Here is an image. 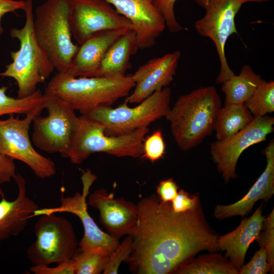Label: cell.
Here are the masks:
<instances>
[{
	"label": "cell",
	"instance_id": "6da1fadb",
	"mask_svg": "<svg viewBox=\"0 0 274 274\" xmlns=\"http://www.w3.org/2000/svg\"><path fill=\"white\" fill-rule=\"evenodd\" d=\"M138 219L126 261L137 274L174 273L200 251H220L218 236L209 226L201 205L176 213L170 202L152 194L136 204Z\"/></svg>",
	"mask_w": 274,
	"mask_h": 274
},
{
	"label": "cell",
	"instance_id": "7a4b0ae2",
	"mask_svg": "<svg viewBox=\"0 0 274 274\" xmlns=\"http://www.w3.org/2000/svg\"><path fill=\"white\" fill-rule=\"evenodd\" d=\"M221 100L214 86L201 87L180 96L165 117L179 148L188 151L214 129Z\"/></svg>",
	"mask_w": 274,
	"mask_h": 274
},
{
	"label": "cell",
	"instance_id": "3957f363",
	"mask_svg": "<svg viewBox=\"0 0 274 274\" xmlns=\"http://www.w3.org/2000/svg\"><path fill=\"white\" fill-rule=\"evenodd\" d=\"M135 86L131 75L118 77H73L57 73L44 94L59 98L75 111L85 115L100 106H111L127 97Z\"/></svg>",
	"mask_w": 274,
	"mask_h": 274
},
{
	"label": "cell",
	"instance_id": "277c9868",
	"mask_svg": "<svg viewBox=\"0 0 274 274\" xmlns=\"http://www.w3.org/2000/svg\"><path fill=\"white\" fill-rule=\"evenodd\" d=\"M25 21L21 28H12L10 35L20 42L19 49L10 53L13 61L0 77L13 78L18 85L17 98L27 97L37 91L55 70L47 53L38 42L33 29L32 0H25Z\"/></svg>",
	"mask_w": 274,
	"mask_h": 274
},
{
	"label": "cell",
	"instance_id": "5b68a950",
	"mask_svg": "<svg viewBox=\"0 0 274 274\" xmlns=\"http://www.w3.org/2000/svg\"><path fill=\"white\" fill-rule=\"evenodd\" d=\"M72 0H46L36 9V39L58 73L64 72L79 46L72 40L69 23Z\"/></svg>",
	"mask_w": 274,
	"mask_h": 274
},
{
	"label": "cell",
	"instance_id": "8992f818",
	"mask_svg": "<svg viewBox=\"0 0 274 274\" xmlns=\"http://www.w3.org/2000/svg\"><path fill=\"white\" fill-rule=\"evenodd\" d=\"M149 130L148 127H143L128 133L110 135L105 133L101 124L82 115L65 157L74 164H80L97 152L119 157H140Z\"/></svg>",
	"mask_w": 274,
	"mask_h": 274
},
{
	"label": "cell",
	"instance_id": "52a82bcc",
	"mask_svg": "<svg viewBox=\"0 0 274 274\" xmlns=\"http://www.w3.org/2000/svg\"><path fill=\"white\" fill-rule=\"evenodd\" d=\"M172 91L168 87L153 93L134 107L124 101L116 108L100 106L85 115L104 127L110 135H119L132 132L143 127H148L157 119L166 117L170 107Z\"/></svg>",
	"mask_w": 274,
	"mask_h": 274
},
{
	"label": "cell",
	"instance_id": "ba28073f",
	"mask_svg": "<svg viewBox=\"0 0 274 274\" xmlns=\"http://www.w3.org/2000/svg\"><path fill=\"white\" fill-rule=\"evenodd\" d=\"M35 224L36 241L28 248L32 265H49L71 260L79 250V243L72 223L55 213H45Z\"/></svg>",
	"mask_w": 274,
	"mask_h": 274
},
{
	"label": "cell",
	"instance_id": "9c48e42d",
	"mask_svg": "<svg viewBox=\"0 0 274 274\" xmlns=\"http://www.w3.org/2000/svg\"><path fill=\"white\" fill-rule=\"evenodd\" d=\"M45 117L36 116L32 121V141L37 148L49 154L60 153L63 157L71 147L79 122L75 110L54 96L44 94Z\"/></svg>",
	"mask_w": 274,
	"mask_h": 274
},
{
	"label": "cell",
	"instance_id": "30bf717a",
	"mask_svg": "<svg viewBox=\"0 0 274 274\" xmlns=\"http://www.w3.org/2000/svg\"><path fill=\"white\" fill-rule=\"evenodd\" d=\"M44 109L43 100L23 119L10 114L8 119L0 120V154L24 162L42 179L50 178L56 173L54 162L37 152L29 137V129L33 118L40 115Z\"/></svg>",
	"mask_w": 274,
	"mask_h": 274
},
{
	"label": "cell",
	"instance_id": "8fae6325",
	"mask_svg": "<svg viewBox=\"0 0 274 274\" xmlns=\"http://www.w3.org/2000/svg\"><path fill=\"white\" fill-rule=\"evenodd\" d=\"M194 1L205 10L204 15L195 22V28L215 45L220 64L216 83L222 84L234 75L228 64L225 47L229 37L237 33L235 18L243 4L239 0Z\"/></svg>",
	"mask_w": 274,
	"mask_h": 274
},
{
	"label": "cell",
	"instance_id": "7c38bea8",
	"mask_svg": "<svg viewBox=\"0 0 274 274\" xmlns=\"http://www.w3.org/2000/svg\"><path fill=\"white\" fill-rule=\"evenodd\" d=\"M96 179V176L90 169L83 171L82 181L83 187L82 193L76 192L73 196L65 197L62 191L59 207L39 209L35 212L33 216L56 213L74 214L80 219L84 228L83 236L79 243V250H101L111 254L119 244V240L102 231L87 210L86 197L91 186Z\"/></svg>",
	"mask_w": 274,
	"mask_h": 274
},
{
	"label": "cell",
	"instance_id": "4fadbf2b",
	"mask_svg": "<svg viewBox=\"0 0 274 274\" xmlns=\"http://www.w3.org/2000/svg\"><path fill=\"white\" fill-rule=\"evenodd\" d=\"M274 118L254 117L252 121L235 134L211 145L212 159L225 183L236 178L235 169L242 153L254 145L264 141L273 131Z\"/></svg>",
	"mask_w": 274,
	"mask_h": 274
},
{
	"label": "cell",
	"instance_id": "5bb4252c",
	"mask_svg": "<svg viewBox=\"0 0 274 274\" xmlns=\"http://www.w3.org/2000/svg\"><path fill=\"white\" fill-rule=\"evenodd\" d=\"M69 23L72 37L80 45L100 31L132 29L130 21L106 0H72Z\"/></svg>",
	"mask_w": 274,
	"mask_h": 274
},
{
	"label": "cell",
	"instance_id": "9a60e30c",
	"mask_svg": "<svg viewBox=\"0 0 274 274\" xmlns=\"http://www.w3.org/2000/svg\"><path fill=\"white\" fill-rule=\"evenodd\" d=\"M88 203L98 210L100 222L111 236L119 240L124 235H133L138 219L136 204L115 198L104 189L90 194Z\"/></svg>",
	"mask_w": 274,
	"mask_h": 274
},
{
	"label": "cell",
	"instance_id": "2e32d148",
	"mask_svg": "<svg viewBox=\"0 0 274 274\" xmlns=\"http://www.w3.org/2000/svg\"><path fill=\"white\" fill-rule=\"evenodd\" d=\"M128 19L135 33L139 49L153 47L166 27L153 0H106Z\"/></svg>",
	"mask_w": 274,
	"mask_h": 274
},
{
	"label": "cell",
	"instance_id": "e0dca14e",
	"mask_svg": "<svg viewBox=\"0 0 274 274\" xmlns=\"http://www.w3.org/2000/svg\"><path fill=\"white\" fill-rule=\"evenodd\" d=\"M181 57L177 50L161 57L152 58L141 65L131 77L135 83L133 92L125 101L139 104L167 86L173 81Z\"/></svg>",
	"mask_w": 274,
	"mask_h": 274
},
{
	"label": "cell",
	"instance_id": "ac0fdd59",
	"mask_svg": "<svg viewBox=\"0 0 274 274\" xmlns=\"http://www.w3.org/2000/svg\"><path fill=\"white\" fill-rule=\"evenodd\" d=\"M131 29L120 28L97 32L79 46L66 70L73 77H96L100 63L111 46Z\"/></svg>",
	"mask_w": 274,
	"mask_h": 274
},
{
	"label": "cell",
	"instance_id": "d6986e66",
	"mask_svg": "<svg viewBox=\"0 0 274 274\" xmlns=\"http://www.w3.org/2000/svg\"><path fill=\"white\" fill-rule=\"evenodd\" d=\"M266 166L247 194L237 202L228 205H217L213 213L219 220L236 216L248 215L255 203L259 200L267 201L274 194V142L271 140L263 151Z\"/></svg>",
	"mask_w": 274,
	"mask_h": 274
},
{
	"label": "cell",
	"instance_id": "ffe728a7",
	"mask_svg": "<svg viewBox=\"0 0 274 274\" xmlns=\"http://www.w3.org/2000/svg\"><path fill=\"white\" fill-rule=\"evenodd\" d=\"M13 179L18 189L16 198L8 201L3 196L0 200V243L21 233L29 219L39 209L27 196L24 178L20 174H16Z\"/></svg>",
	"mask_w": 274,
	"mask_h": 274
},
{
	"label": "cell",
	"instance_id": "44dd1931",
	"mask_svg": "<svg viewBox=\"0 0 274 274\" xmlns=\"http://www.w3.org/2000/svg\"><path fill=\"white\" fill-rule=\"evenodd\" d=\"M262 204L249 218L243 219L239 226L231 232L218 236L220 250L225 251V257L239 270L244 265L247 251L252 243L259 237L265 217L262 215Z\"/></svg>",
	"mask_w": 274,
	"mask_h": 274
},
{
	"label": "cell",
	"instance_id": "7402d4cb",
	"mask_svg": "<svg viewBox=\"0 0 274 274\" xmlns=\"http://www.w3.org/2000/svg\"><path fill=\"white\" fill-rule=\"evenodd\" d=\"M135 33L129 29L109 48L104 56L96 77H112L125 75L131 67L130 57L139 50Z\"/></svg>",
	"mask_w": 274,
	"mask_h": 274
},
{
	"label": "cell",
	"instance_id": "603a6c76",
	"mask_svg": "<svg viewBox=\"0 0 274 274\" xmlns=\"http://www.w3.org/2000/svg\"><path fill=\"white\" fill-rule=\"evenodd\" d=\"M263 79L249 65H244L238 75H234L222 84L225 104H244Z\"/></svg>",
	"mask_w": 274,
	"mask_h": 274
},
{
	"label": "cell",
	"instance_id": "cb8c5ba5",
	"mask_svg": "<svg viewBox=\"0 0 274 274\" xmlns=\"http://www.w3.org/2000/svg\"><path fill=\"white\" fill-rule=\"evenodd\" d=\"M253 116L244 104H225L218 112L215 124L217 140L238 132L252 121Z\"/></svg>",
	"mask_w": 274,
	"mask_h": 274
},
{
	"label": "cell",
	"instance_id": "d4e9b609",
	"mask_svg": "<svg viewBox=\"0 0 274 274\" xmlns=\"http://www.w3.org/2000/svg\"><path fill=\"white\" fill-rule=\"evenodd\" d=\"M175 274H239L236 267L216 252L193 258L179 267Z\"/></svg>",
	"mask_w": 274,
	"mask_h": 274
},
{
	"label": "cell",
	"instance_id": "484cf974",
	"mask_svg": "<svg viewBox=\"0 0 274 274\" xmlns=\"http://www.w3.org/2000/svg\"><path fill=\"white\" fill-rule=\"evenodd\" d=\"M7 86L0 88V116L5 114H27L40 106L44 100L40 90L24 98H14L8 96Z\"/></svg>",
	"mask_w": 274,
	"mask_h": 274
},
{
	"label": "cell",
	"instance_id": "4316f807",
	"mask_svg": "<svg viewBox=\"0 0 274 274\" xmlns=\"http://www.w3.org/2000/svg\"><path fill=\"white\" fill-rule=\"evenodd\" d=\"M110 254L101 250L79 251L72 259L75 274L103 272Z\"/></svg>",
	"mask_w": 274,
	"mask_h": 274
},
{
	"label": "cell",
	"instance_id": "83f0119b",
	"mask_svg": "<svg viewBox=\"0 0 274 274\" xmlns=\"http://www.w3.org/2000/svg\"><path fill=\"white\" fill-rule=\"evenodd\" d=\"M245 105L254 117L267 115L274 111V82L264 80L257 86Z\"/></svg>",
	"mask_w": 274,
	"mask_h": 274
},
{
	"label": "cell",
	"instance_id": "f1b7e54d",
	"mask_svg": "<svg viewBox=\"0 0 274 274\" xmlns=\"http://www.w3.org/2000/svg\"><path fill=\"white\" fill-rule=\"evenodd\" d=\"M264 231L260 232L256 241L260 247L264 248L267 255V261L270 266V271H274V211L265 218L262 226Z\"/></svg>",
	"mask_w": 274,
	"mask_h": 274
},
{
	"label": "cell",
	"instance_id": "f546056e",
	"mask_svg": "<svg viewBox=\"0 0 274 274\" xmlns=\"http://www.w3.org/2000/svg\"><path fill=\"white\" fill-rule=\"evenodd\" d=\"M133 237L127 235L119 243L115 250L110 254L104 274L118 273V269L122 262H126L129 258L132 248Z\"/></svg>",
	"mask_w": 274,
	"mask_h": 274
},
{
	"label": "cell",
	"instance_id": "4dcf8cb0",
	"mask_svg": "<svg viewBox=\"0 0 274 274\" xmlns=\"http://www.w3.org/2000/svg\"><path fill=\"white\" fill-rule=\"evenodd\" d=\"M165 150L162 132L159 130H156L145 139L141 157L154 162L163 157Z\"/></svg>",
	"mask_w": 274,
	"mask_h": 274
},
{
	"label": "cell",
	"instance_id": "1f68e13d",
	"mask_svg": "<svg viewBox=\"0 0 274 274\" xmlns=\"http://www.w3.org/2000/svg\"><path fill=\"white\" fill-rule=\"evenodd\" d=\"M270 271L266 251L263 247L256 251L251 260L238 270L239 274H266Z\"/></svg>",
	"mask_w": 274,
	"mask_h": 274
},
{
	"label": "cell",
	"instance_id": "d6a6232c",
	"mask_svg": "<svg viewBox=\"0 0 274 274\" xmlns=\"http://www.w3.org/2000/svg\"><path fill=\"white\" fill-rule=\"evenodd\" d=\"M176 0H153V4L163 16L166 27L172 32L185 29L175 16L174 7Z\"/></svg>",
	"mask_w": 274,
	"mask_h": 274
},
{
	"label": "cell",
	"instance_id": "836d02e7",
	"mask_svg": "<svg viewBox=\"0 0 274 274\" xmlns=\"http://www.w3.org/2000/svg\"><path fill=\"white\" fill-rule=\"evenodd\" d=\"M172 209L176 213H183L197 208L200 203L198 195H190L183 189L178 191L170 202Z\"/></svg>",
	"mask_w": 274,
	"mask_h": 274
},
{
	"label": "cell",
	"instance_id": "e575fe53",
	"mask_svg": "<svg viewBox=\"0 0 274 274\" xmlns=\"http://www.w3.org/2000/svg\"><path fill=\"white\" fill-rule=\"evenodd\" d=\"M29 269L35 274H75L72 259L53 267L46 265H32Z\"/></svg>",
	"mask_w": 274,
	"mask_h": 274
},
{
	"label": "cell",
	"instance_id": "d590c367",
	"mask_svg": "<svg viewBox=\"0 0 274 274\" xmlns=\"http://www.w3.org/2000/svg\"><path fill=\"white\" fill-rule=\"evenodd\" d=\"M178 192V186L172 178L161 181L157 187L156 192L160 200L171 202Z\"/></svg>",
	"mask_w": 274,
	"mask_h": 274
},
{
	"label": "cell",
	"instance_id": "8d00e7d4",
	"mask_svg": "<svg viewBox=\"0 0 274 274\" xmlns=\"http://www.w3.org/2000/svg\"><path fill=\"white\" fill-rule=\"evenodd\" d=\"M16 174L14 160L0 154V185L10 182Z\"/></svg>",
	"mask_w": 274,
	"mask_h": 274
},
{
	"label": "cell",
	"instance_id": "74e56055",
	"mask_svg": "<svg viewBox=\"0 0 274 274\" xmlns=\"http://www.w3.org/2000/svg\"><path fill=\"white\" fill-rule=\"evenodd\" d=\"M25 6V1L0 0V35L4 31L1 24V20L3 16L8 13L14 12L18 10H23Z\"/></svg>",
	"mask_w": 274,
	"mask_h": 274
},
{
	"label": "cell",
	"instance_id": "f35d334b",
	"mask_svg": "<svg viewBox=\"0 0 274 274\" xmlns=\"http://www.w3.org/2000/svg\"><path fill=\"white\" fill-rule=\"evenodd\" d=\"M243 4L247 2H257V3H262L269 1L270 0H239Z\"/></svg>",
	"mask_w": 274,
	"mask_h": 274
}]
</instances>
